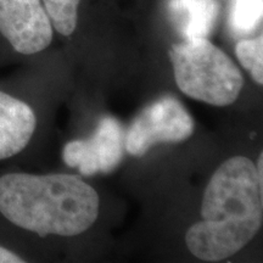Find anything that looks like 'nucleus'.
<instances>
[{"mask_svg": "<svg viewBox=\"0 0 263 263\" xmlns=\"http://www.w3.org/2000/svg\"><path fill=\"white\" fill-rule=\"evenodd\" d=\"M25 262L24 258H21L20 256L14 254L10 250L2 248L0 246V263H22Z\"/></svg>", "mask_w": 263, "mask_h": 263, "instance_id": "12", "label": "nucleus"}, {"mask_svg": "<svg viewBox=\"0 0 263 263\" xmlns=\"http://www.w3.org/2000/svg\"><path fill=\"white\" fill-rule=\"evenodd\" d=\"M100 200L73 174L8 173L0 177V212L20 228L42 238L74 236L94 224Z\"/></svg>", "mask_w": 263, "mask_h": 263, "instance_id": "2", "label": "nucleus"}, {"mask_svg": "<svg viewBox=\"0 0 263 263\" xmlns=\"http://www.w3.org/2000/svg\"><path fill=\"white\" fill-rule=\"evenodd\" d=\"M168 11L184 39L207 38L217 22L219 4L217 0H170Z\"/></svg>", "mask_w": 263, "mask_h": 263, "instance_id": "8", "label": "nucleus"}, {"mask_svg": "<svg viewBox=\"0 0 263 263\" xmlns=\"http://www.w3.org/2000/svg\"><path fill=\"white\" fill-rule=\"evenodd\" d=\"M262 185L251 160L242 156L227 160L207 184L202 221L186 232L190 252L202 261L219 262L248 245L262 226Z\"/></svg>", "mask_w": 263, "mask_h": 263, "instance_id": "1", "label": "nucleus"}, {"mask_svg": "<svg viewBox=\"0 0 263 263\" xmlns=\"http://www.w3.org/2000/svg\"><path fill=\"white\" fill-rule=\"evenodd\" d=\"M263 0H232L229 25L239 35L250 34L262 21Z\"/></svg>", "mask_w": 263, "mask_h": 263, "instance_id": "9", "label": "nucleus"}, {"mask_svg": "<svg viewBox=\"0 0 263 263\" xmlns=\"http://www.w3.org/2000/svg\"><path fill=\"white\" fill-rule=\"evenodd\" d=\"M124 130L116 118L107 116L99 122L89 139L68 141L62 159L70 167H77L85 177L114 171L123 159Z\"/></svg>", "mask_w": 263, "mask_h": 263, "instance_id": "6", "label": "nucleus"}, {"mask_svg": "<svg viewBox=\"0 0 263 263\" xmlns=\"http://www.w3.org/2000/svg\"><path fill=\"white\" fill-rule=\"evenodd\" d=\"M262 155H263V154H261V155H259L258 160H257V164H255V166H256V170H257V173H258L259 178H261V179H263V168H262L263 160H262Z\"/></svg>", "mask_w": 263, "mask_h": 263, "instance_id": "13", "label": "nucleus"}, {"mask_svg": "<svg viewBox=\"0 0 263 263\" xmlns=\"http://www.w3.org/2000/svg\"><path fill=\"white\" fill-rule=\"evenodd\" d=\"M240 64L251 73L252 80L263 83V37L262 34L252 39H242L235 47Z\"/></svg>", "mask_w": 263, "mask_h": 263, "instance_id": "11", "label": "nucleus"}, {"mask_svg": "<svg viewBox=\"0 0 263 263\" xmlns=\"http://www.w3.org/2000/svg\"><path fill=\"white\" fill-rule=\"evenodd\" d=\"M193 118L173 97L159 99L141 111L126 137L124 149L133 156H143L160 143H179L193 134Z\"/></svg>", "mask_w": 263, "mask_h": 263, "instance_id": "4", "label": "nucleus"}, {"mask_svg": "<svg viewBox=\"0 0 263 263\" xmlns=\"http://www.w3.org/2000/svg\"><path fill=\"white\" fill-rule=\"evenodd\" d=\"M170 59L177 85L188 97L215 106H227L238 99L244 85L241 72L207 38L172 45Z\"/></svg>", "mask_w": 263, "mask_h": 263, "instance_id": "3", "label": "nucleus"}, {"mask_svg": "<svg viewBox=\"0 0 263 263\" xmlns=\"http://www.w3.org/2000/svg\"><path fill=\"white\" fill-rule=\"evenodd\" d=\"M52 32L42 0H0V34L18 54L45 50L51 44Z\"/></svg>", "mask_w": 263, "mask_h": 263, "instance_id": "5", "label": "nucleus"}, {"mask_svg": "<svg viewBox=\"0 0 263 263\" xmlns=\"http://www.w3.org/2000/svg\"><path fill=\"white\" fill-rule=\"evenodd\" d=\"M37 126L32 107L0 91V160L17 155L27 146Z\"/></svg>", "mask_w": 263, "mask_h": 263, "instance_id": "7", "label": "nucleus"}, {"mask_svg": "<svg viewBox=\"0 0 263 263\" xmlns=\"http://www.w3.org/2000/svg\"><path fill=\"white\" fill-rule=\"evenodd\" d=\"M81 0H42L52 27L62 35H70L77 26V9Z\"/></svg>", "mask_w": 263, "mask_h": 263, "instance_id": "10", "label": "nucleus"}]
</instances>
